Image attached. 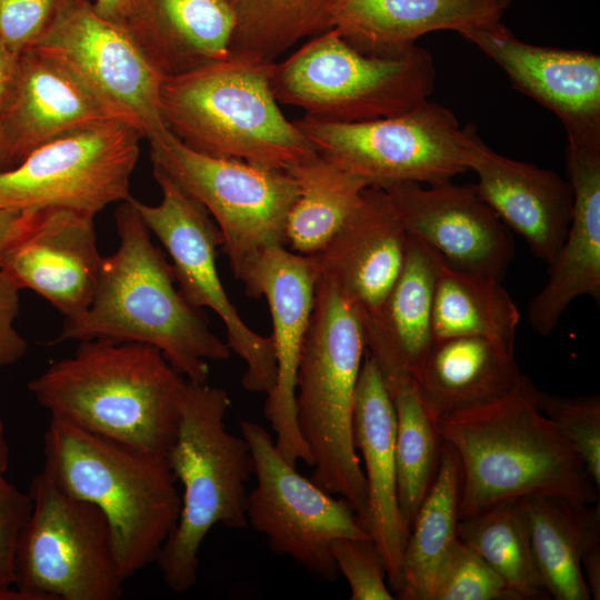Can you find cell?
I'll use <instances>...</instances> for the list:
<instances>
[{"mask_svg":"<svg viewBox=\"0 0 600 600\" xmlns=\"http://www.w3.org/2000/svg\"><path fill=\"white\" fill-rule=\"evenodd\" d=\"M527 376L493 401L437 421L460 466L459 520L529 496L599 501V488L576 449L539 409Z\"/></svg>","mask_w":600,"mask_h":600,"instance_id":"1","label":"cell"},{"mask_svg":"<svg viewBox=\"0 0 600 600\" xmlns=\"http://www.w3.org/2000/svg\"><path fill=\"white\" fill-rule=\"evenodd\" d=\"M130 197L116 211L119 246L102 258L90 306L64 318L52 343L90 339L147 343L188 381L204 383L208 360H227L231 350L210 330L201 309L181 296L171 263L153 244Z\"/></svg>","mask_w":600,"mask_h":600,"instance_id":"2","label":"cell"},{"mask_svg":"<svg viewBox=\"0 0 600 600\" xmlns=\"http://www.w3.org/2000/svg\"><path fill=\"white\" fill-rule=\"evenodd\" d=\"M187 384L153 346L90 339L31 379L28 389L51 417L166 456L177 436Z\"/></svg>","mask_w":600,"mask_h":600,"instance_id":"3","label":"cell"},{"mask_svg":"<svg viewBox=\"0 0 600 600\" xmlns=\"http://www.w3.org/2000/svg\"><path fill=\"white\" fill-rule=\"evenodd\" d=\"M43 471L106 517L124 580L156 563L179 518L181 497L167 456L151 454L51 417Z\"/></svg>","mask_w":600,"mask_h":600,"instance_id":"4","label":"cell"},{"mask_svg":"<svg viewBox=\"0 0 600 600\" xmlns=\"http://www.w3.org/2000/svg\"><path fill=\"white\" fill-rule=\"evenodd\" d=\"M271 63L232 52L164 77L160 109L166 127L196 151L270 169L286 171L314 156L311 142L279 108Z\"/></svg>","mask_w":600,"mask_h":600,"instance_id":"5","label":"cell"},{"mask_svg":"<svg viewBox=\"0 0 600 600\" xmlns=\"http://www.w3.org/2000/svg\"><path fill=\"white\" fill-rule=\"evenodd\" d=\"M364 353L357 308L334 283L319 277L297 371L296 420L313 460L311 480L346 499L367 528V483L353 439Z\"/></svg>","mask_w":600,"mask_h":600,"instance_id":"6","label":"cell"},{"mask_svg":"<svg viewBox=\"0 0 600 600\" xmlns=\"http://www.w3.org/2000/svg\"><path fill=\"white\" fill-rule=\"evenodd\" d=\"M230 404L224 389L188 381L177 436L166 454L183 488L181 508L156 561L163 582L176 593L194 586L200 546L213 526L248 524L246 483L253 460L243 437L226 428Z\"/></svg>","mask_w":600,"mask_h":600,"instance_id":"7","label":"cell"},{"mask_svg":"<svg viewBox=\"0 0 600 600\" xmlns=\"http://www.w3.org/2000/svg\"><path fill=\"white\" fill-rule=\"evenodd\" d=\"M431 53L414 46L394 57L364 54L334 29L304 42L270 67L278 103L332 122H361L409 111L428 100L436 83Z\"/></svg>","mask_w":600,"mask_h":600,"instance_id":"8","label":"cell"},{"mask_svg":"<svg viewBox=\"0 0 600 600\" xmlns=\"http://www.w3.org/2000/svg\"><path fill=\"white\" fill-rule=\"evenodd\" d=\"M32 508L21 532L14 587L32 600H117L124 579L108 521L43 470L30 482Z\"/></svg>","mask_w":600,"mask_h":600,"instance_id":"9","label":"cell"},{"mask_svg":"<svg viewBox=\"0 0 600 600\" xmlns=\"http://www.w3.org/2000/svg\"><path fill=\"white\" fill-rule=\"evenodd\" d=\"M150 147L152 164L207 209L242 284L264 252L284 247L288 214L299 194L287 171L196 151L170 131Z\"/></svg>","mask_w":600,"mask_h":600,"instance_id":"10","label":"cell"},{"mask_svg":"<svg viewBox=\"0 0 600 600\" xmlns=\"http://www.w3.org/2000/svg\"><path fill=\"white\" fill-rule=\"evenodd\" d=\"M294 124L316 151L368 187L434 186L468 171L463 129L444 106L424 101L403 113L361 122L304 114Z\"/></svg>","mask_w":600,"mask_h":600,"instance_id":"11","label":"cell"},{"mask_svg":"<svg viewBox=\"0 0 600 600\" xmlns=\"http://www.w3.org/2000/svg\"><path fill=\"white\" fill-rule=\"evenodd\" d=\"M141 139L118 119L68 131L0 172V209L60 207L96 216L126 201Z\"/></svg>","mask_w":600,"mask_h":600,"instance_id":"12","label":"cell"},{"mask_svg":"<svg viewBox=\"0 0 600 600\" xmlns=\"http://www.w3.org/2000/svg\"><path fill=\"white\" fill-rule=\"evenodd\" d=\"M152 174L161 189V201L151 206L130 197L131 202L169 253L184 300L197 309L213 310L222 320L228 347L246 363L243 388L268 394L277 381L273 341L271 336L254 332L226 293L216 263L217 250L223 246L218 226L162 168L153 164Z\"/></svg>","mask_w":600,"mask_h":600,"instance_id":"13","label":"cell"},{"mask_svg":"<svg viewBox=\"0 0 600 600\" xmlns=\"http://www.w3.org/2000/svg\"><path fill=\"white\" fill-rule=\"evenodd\" d=\"M240 428L257 477L247 498L248 523L267 537L274 553L291 557L319 579L337 580L330 543L371 537L360 517L346 499H334L298 473L261 424L241 420Z\"/></svg>","mask_w":600,"mask_h":600,"instance_id":"14","label":"cell"},{"mask_svg":"<svg viewBox=\"0 0 600 600\" xmlns=\"http://www.w3.org/2000/svg\"><path fill=\"white\" fill-rule=\"evenodd\" d=\"M32 48L69 69L117 119L150 143L169 131L160 109L164 77L132 36L97 13L89 0H62Z\"/></svg>","mask_w":600,"mask_h":600,"instance_id":"15","label":"cell"},{"mask_svg":"<svg viewBox=\"0 0 600 600\" xmlns=\"http://www.w3.org/2000/svg\"><path fill=\"white\" fill-rule=\"evenodd\" d=\"M408 234L449 267L502 280L513 254L511 231L474 183H397L383 189Z\"/></svg>","mask_w":600,"mask_h":600,"instance_id":"16","label":"cell"},{"mask_svg":"<svg viewBox=\"0 0 600 600\" xmlns=\"http://www.w3.org/2000/svg\"><path fill=\"white\" fill-rule=\"evenodd\" d=\"M24 211L0 268L20 290L34 291L64 318L79 316L92 301L103 258L94 216L60 207Z\"/></svg>","mask_w":600,"mask_h":600,"instance_id":"17","label":"cell"},{"mask_svg":"<svg viewBox=\"0 0 600 600\" xmlns=\"http://www.w3.org/2000/svg\"><path fill=\"white\" fill-rule=\"evenodd\" d=\"M317 279L310 256L278 247L262 254L243 284L249 297L263 296L269 304L277 381L263 411L276 433V448L292 466L299 460L313 466L296 420V387Z\"/></svg>","mask_w":600,"mask_h":600,"instance_id":"18","label":"cell"},{"mask_svg":"<svg viewBox=\"0 0 600 600\" xmlns=\"http://www.w3.org/2000/svg\"><path fill=\"white\" fill-rule=\"evenodd\" d=\"M493 60L512 86L551 110L567 140L600 144V57L516 38L501 22L461 34Z\"/></svg>","mask_w":600,"mask_h":600,"instance_id":"19","label":"cell"},{"mask_svg":"<svg viewBox=\"0 0 600 600\" xmlns=\"http://www.w3.org/2000/svg\"><path fill=\"white\" fill-rule=\"evenodd\" d=\"M468 170L476 190L534 257L552 264L566 239L572 212V189L557 172L504 157L491 149L468 123L463 128Z\"/></svg>","mask_w":600,"mask_h":600,"instance_id":"20","label":"cell"},{"mask_svg":"<svg viewBox=\"0 0 600 600\" xmlns=\"http://www.w3.org/2000/svg\"><path fill=\"white\" fill-rule=\"evenodd\" d=\"M110 119L117 118L69 69L30 48L19 56L1 117L0 172L68 131Z\"/></svg>","mask_w":600,"mask_h":600,"instance_id":"21","label":"cell"},{"mask_svg":"<svg viewBox=\"0 0 600 600\" xmlns=\"http://www.w3.org/2000/svg\"><path fill=\"white\" fill-rule=\"evenodd\" d=\"M407 244L388 193L367 187L336 234L310 257L318 278L334 283L359 313L373 314L401 272Z\"/></svg>","mask_w":600,"mask_h":600,"instance_id":"22","label":"cell"},{"mask_svg":"<svg viewBox=\"0 0 600 600\" xmlns=\"http://www.w3.org/2000/svg\"><path fill=\"white\" fill-rule=\"evenodd\" d=\"M566 167L573 196L569 229L528 311L531 328L542 337L578 297L600 301V144L567 140Z\"/></svg>","mask_w":600,"mask_h":600,"instance_id":"23","label":"cell"},{"mask_svg":"<svg viewBox=\"0 0 600 600\" xmlns=\"http://www.w3.org/2000/svg\"><path fill=\"white\" fill-rule=\"evenodd\" d=\"M394 434L391 397L366 350L354 394L353 439L364 460L367 529L383 559L393 596L402 587V553L410 532L398 503Z\"/></svg>","mask_w":600,"mask_h":600,"instance_id":"24","label":"cell"},{"mask_svg":"<svg viewBox=\"0 0 600 600\" xmlns=\"http://www.w3.org/2000/svg\"><path fill=\"white\" fill-rule=\"evenodd\" d=\"M327 19L352 48L376 57L400 56L423 34L500 23L494 0H328Z\"/></svg>","mask_w":600,"mask_h":600,"instance_id":"25","label":"cell"},{"mask_svg":"<svg viewBox=\"0 0 600 600\" xmlns=\"http://www.w3.org/2000/svg\"><path fill=\"white\" fill-rule=\"evenodd\" d=\"M442 260L408 234L401 272L379 310L359 313L366 350L386 386L412 377L432 341V310ZM413 378V377H412Z\"/></svg>","mask_w":600,"mask_h":600,"instance_id":"26","label":"cell"},{"mask_svg":"<svg viewBox=\"0 0 600 600\" xmlns=\"http://www.w3.org/2000/svg\"><path fill=\"white\" fill-rule=\"evenodd\" d=\"M233 29L227 0H143L127 31L169 77L230 57Z\"/></svg>","mask_w":600,"mask_h":600,"instance_id":"27","label":"cell"},{"mask_svg":"<svg viewBox=\"0 0 600 600\" xmlns=\"http://www.w3.org/2000/svg\"><path fill=\"white\" fill-rule=\"evenodd\" d=\"M522 376L514 353L483 338L456 337L433 340L412 377L437 423L506 396Z\"/></svg>","mask_w":600,"mask_h":600,"instance_id":"28","label":"cell"},{"mask_svg":"<svg viewBox=\"0 0 600 600\" xmlns=\"http://www.w3.org/2000/svg\"><path fill=\"white\" fill-rule=\"evenodd\" d=\"M533 561L543 588L556 600H589L581 559L600 542V506L556 496L519 499Z\"/></svg>","mask_w":600,"mask_h":600,"instance_id":"29","label":"cell"},{"mask_svg":"<svg viewBox=\"0 0 600 600\" xmlns=\"http://www.w3.org/2000/svg\"><path fill=\"white\" fill-rule=\"evenodd\" d=\"M521 316L501 281L440 266L432 310L433 340L456 337L487 339L514 353Z\"/></svg>","mask_w":600,"mask_h":600,"instance_id":"30","label":"cell"},{"mask_svg":"<svg viewBox=\"0 0 600 600\" xmlns=\"http://www.w3.org/2000/svg\"><path fill=\"white\" fill-rule=\"evenodd\" d=\"M460 466L442 442L436 479L411 526L402 553V587L394 599L431 600L437 570L457 540Z\"/></svg>","mask_w":600,"mask_h":600,"instance_id":"31","label":"cell"},{"mask_svg":"<svg viewBox=\"0 0 600 600\" xmlns=\"http://www.w3.org/2000/svg\"><path fill=\"white\" fill-rule=\"evenodd\" d=\"M299 194L287 219V243L296 253L320 251L358 206L367 183L319 153L286 170Z\"/></svg>","mask_w":600,"mask_h":600,"instance_id":"32","label":"cell"},{"mask_svg":"<svg viewBox=\"0 0 600 600\" xmlns=\"http://www.w3.org/2000/svg\"><path fill=\"white\" fill-rule=\"evenodd\" d=\"M396 414L397 496L409 530L440 464L442 440L412 377L387 387Z\"/></svg>","mask_w":600,"mask_h":600,"instance_id":"33","label":"cell"},{"mask_svg":"<svg viewBox=\"0 0 600 600\" xmlns=\"http://www.w3.org/2000/svg\"><path fill=\"white\" fill-rule=\"evenodd\" d=\"M457 537L482 557L519 600L551 599L533 561L519 499L460 519Z\"/></svg>","mask_w":600,"mask_h":600,"instance_id":"34","label":"cell"},{"mask_svg":"<svg viewBox=\"0 0 600 600\" xmlns=\"http://www.w3.org/2000/svg\"><path fill=\"white\" fill-rule=\"evenodd\" d=\"M234 14L233 53L276 59L300 40L329 30L328 0H227Z\"/></svg>","mask_w":600,"mask_h":600,"instance_id":"35","label":"cell"},{"mask_svg":"<svg viewBox=\"0 0 600 600\" xmlns=\"http://www.w3.org/2000/svg\"><path fill=\"white\" fill-rule=\"evenodd\" d=\"M431 600H519L502 578L459 538L443 557Z\"/></svg>","mask_w":600,"mask_h":600,"instance_id":"36","label":"cell"},{"mask_svg":"<svg viewBox=\"0 0 600 600\" xmlns=\"http://www.w3.org/2000/svg\"><path fill=\"white\" fill-rule=\"evenodd\" d=\"M538 406L576 449L600 489V397H563L539 390Z\"/></svg>","mask_w":600,"mask_h":600,"instance_id":"37","label":"cell"},{"mask_svg":"<svg viewBox=\"0 0 600 600\" xmlns=\"http://www.w3.org/2000/svg\"><path fill=\"white\" fill-rule=\"evenodd\" d=\"M338 570L350 586L351 600H392L386 566L371 537L337 538L330 543Z\"/></svg>","mask_w":600,"mask_h":600,"instance_id":"38","label":"cell"},{"mask_svg":"<svg viewBox=\"0 0 600 600\" xmlns=\"http://www.w3.org/2000/svg\"><path fill=\"white\" fill-rule=\"evenodd\" d=\"M62 0H0V42L16 54L32 48Z\"/></svg>","mask_w":600,"mask_h":600,"instance_id":"39","label":"cell"},{"mask_svg":"<svg viewBox=\"0 0 600 600\" xmlns=\"http://www.w3.org/2000/svg\"><path fill=\"white\" fill-rule=\"evenodd\" d=\"M31 508L29 493L0 473V592L14 584L19 540Z\"/></svg>","mask_w":600,"mask_h":600,"instance_id":"40","label":"cell"},{"mask_svg":"<svg viewBox=\"0 0 600 600\" xmlns=\"http://www.w3.org/2000/svg\"><path fill=\"white\" fill-rule=\"evenodd\" d=\"M19 291L0 268V368L18 362L28 349L26 339L14 328L19 313Z\"/></svg>","mask_w":600,"mask_h":600,"instance_id":"41","label":"cell"},{"mask_svg":"<svg viewBox=\"0 0 600 600\" xmlns=\"http://www.w3.org/2000/svg\"><path fill=\"white\" fill-rule=\"evenodd\" d=\"M143 0H94L93 8L102 18L128 30Z\"/></svg>","mask_w":600,"mask_h":600,"instance_id":"42","label":"cell"},{"mask_svg":"<svg viewBox=\"0 0 600 600\" xmlns=\"http://www.w3.org/2000/svg\"><path fill=\"white\" fill-rule=\"evenodd\" d=\"M19 56L20 54L13 53L0 42V122L16 77Z\"/></svg>","mask_w":600,"mask_h":600,"instance_id":"43","label":"cell"},{"mask_svg":"<svg viewBox=\"0 0 600 600\" xmlns=\"http://www.w3.org/2000/svg\"><path fill=\"white\" fill-rule=\"evenodd\" d=\"M26 211L0 209V263L1 260L21 231Z\"/></svg>","mask_w":600,"mask_h":600,"instance_id":"44","label":"cell"},{"mask_svg":"<svg viewBox=\"0 0 600 600\" xmlns=\"http://www.w3.org/2000/svg\"><path fill=\"white\" fill-rule=\"evenodd\" d=\"M581 571L590 596L600 599V542L592 544L582 556Z\"/></svg>","mask_w":600,"mask_h":600,"instance_id":"45","label":"cell"},{"mask_svg":"<svg viewBox=\"0 0 600 600\" xmlns=\"http://www.w3.org/2000/svg\"><path fill=\"white\" fill-rule=\"evenodd\" d=\"M10 452L6 438V429L3 422L0 420V473H6L9 467Z\"/></svg>","mask_w":600,"mask_h":600,"instance_id":"46","label":"cell"},{"mask_svg":"<svg viewBox=\"0 0 600 600\" xmlns=\"http://www.w3.org/2000/svg\"><path fill=\"white\" fill-rule=\"evenodd\" d=\"M497 6L500 8V10L503 12V10H506L510 3L512 2V0H494Z\"/></svg>","mask_w":600,"mask_h":600,"instance_id":"47","label":"cell"}]
</instances>
